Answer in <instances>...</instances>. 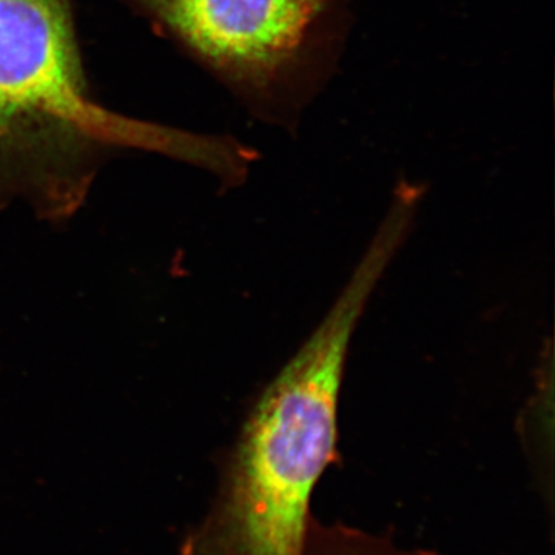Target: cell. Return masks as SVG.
<instances>
[{"mask_svg": "<svg viewBox=\"0 0 555 555\" xmlns=\"http://www.w3.org/2000/svg\"><path fill=\"white\" fill-rule=\"evenodd\" d=\"M225 79L276 98L331 40L338 0H129Z\"/></svg>", "mask_w": 555, "mask_h": 555, "instance_id": "obj_3", "label": "cell"}, {"mask_svg": "<svg viewBox=\"0 0 555 555\" xmlns=\"http://www.w3.org/2000/svg\"><path fill=\"white\" fill-rule=\"evenodd\" d=\"M142 149L214 171L246 166L244 145L141 122L87 96L67 0H0V156L24 153L25 134Z\"/></svg>", "mask_w": 555, "mask_h": 555, "instance_id": "obj_2", "label": "cell"}, {"mask_svg": "<svg viewBox=\"0 0 555 555\" xmlns=\"http://www.w3.org/2000/svg\"><path fill=\"white\" fill-rule=\"evenodd\" d=\"M306 555H440L425 547H406L392 531L372 532L345 524H323L312 517Z\"/></svg>", "mask_w": 555, "mask_h": 555, "instance_id": "obj_4", "label": "cell"}, {"mask_svg": "<svg viewBox=\"0 0 555 555\" xmlns=\"http://www.w3.org/2000/svg\"><path fill=\"white\" fill-rule=\"evenodd\" d=\"M409 228L406 211L390 208L334 308L248 416L218 494L179 555H306L310 500L337 459L350 338Z\"/></svg>", "mask_w": 555, "mask_h": 555, "instance_id": "obj_1", "label": "cell"}]
</instances>
